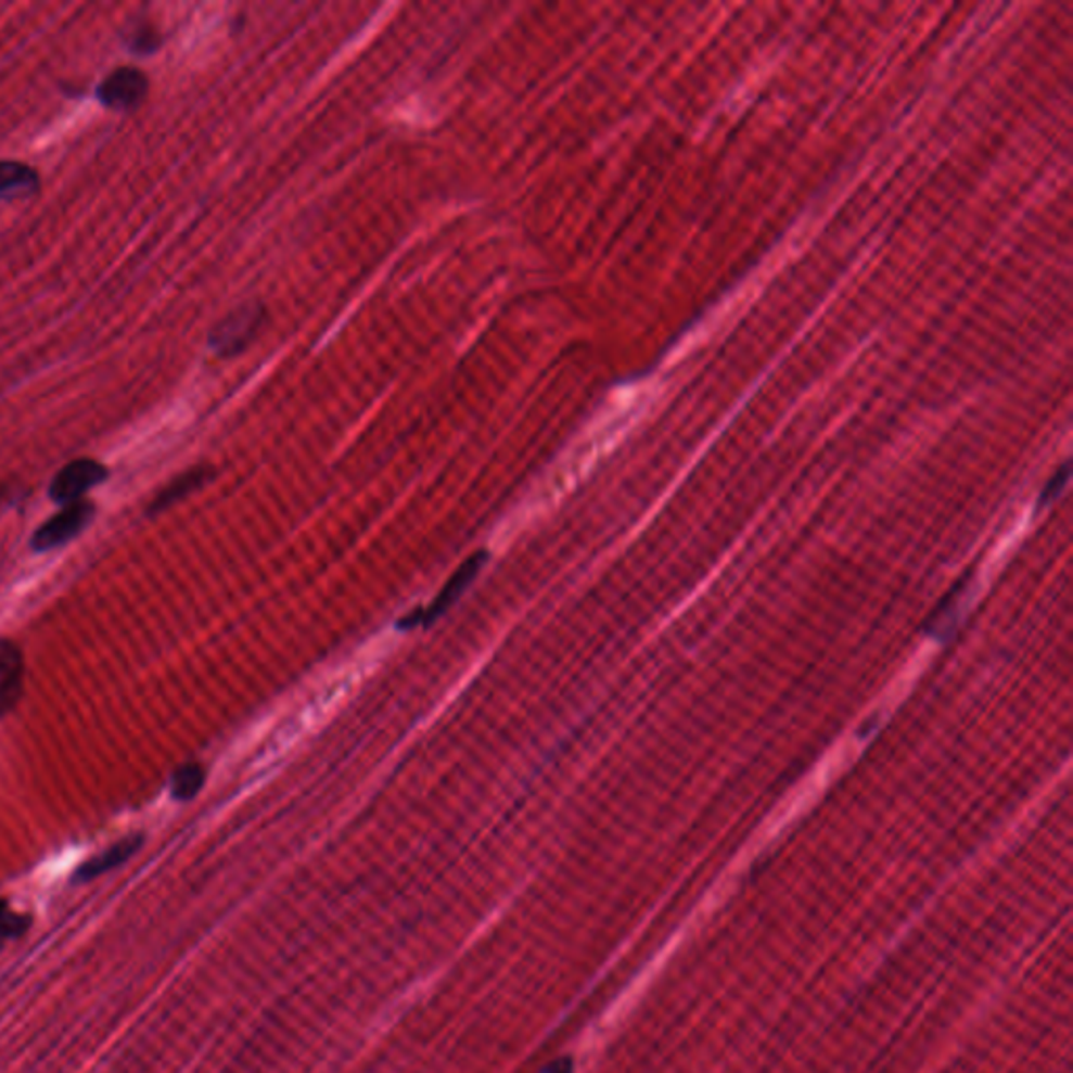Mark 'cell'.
Instances as JSON below:
<instances>
[{"label": "cell", "mask_w": 1073, "mask_h": 1073, "mask_svg": "<svg viewBox=\"0 0 1073 1073\" xmlns=\"http://www.w3.org/2000/svg\"><path fill=\"white\" fill-rule=\"evenodd\" d=\"M1068 476H1070V465L1065 463V465H1063V470H1061V474H1059V476H1055V478L1048 483V487H1046V491H1044L1043 495V503H1046L1048 499H1052L1055 495H1059V491L1063 489V485L1068 483Z\"/></svg>", "instance_id": "cell-14"}, {"label": "cell", "mask_w": 1073, "mask_h": 1073, "mask_svg": "<svg viewBox=\"0 0 1073 1073\" xmlns=\"http://www.w3.org/2000/svg\"><path fill=\"white\" fill-rule=\"evenodd\" d=\"M123 42L126 44V49L135 55H152L162 47L164 38L152 22L135 20L123 31Z\"/></svg>", "instance_id": "cell-11"}, {"label": "cell", "mask_w": 1073, "mask_h": 1073, "mask_svg": "<svg viewBox=\"0 0 1073 1073\" xmlns=\"http://www.w3.org/2000/svg\"><path fill=\"white\" fill-rule=\"evenodd\" d=\"M265 307L260 303H246L233 308L210 330L208 346L220 359L238 357L256 340L265 323Z\"/></svg>", "instance_id": "cell-2"}, {"label": "cell", "mask_w": 1073, "mask_h": 1073, "mask_svg": "<svg viewBox=\"0 0 1073 1073\" xmlns=\"http://www.w3.org/2000/svg\"><path fill=\"white\" fill-rule=\"evenodd\" d=\"M204 787V769L200 764H184L170 778V795L177 801H189Z\"/></svg>", "instance_id": "cell-12"}, {"label": "cell", "mask_w": 1073, "mask_h": 1073, "mask_svg": "<svg viewBox=\"0 0 1073 1073\" xmlns=\"http://www.w3.org/2000/svg\"><path fill=\"white\" fill-rule=\"evenodd\" d=\"M391 648L393 640L388 636H380L373 642H369L344 667H340L336 674L328 677L303 708L290 721H285V726L269 742V751H267L269 766L281 759L283 755H288L308 735L317 732L337 708L344 705V701L357 690V686L380 665V661L388 654Z\"/></svg>", "instance_id": "cell-1"}, {"label": "cell", "mask_w": 1073, "mask_h": 1073, "mask_svg": "<svg viewBox=\"0 0 1073 1073\" xmlns=\"http://www.w3.org/2000/svg\"><path fill=\"white\" fill-rule=\"evenodd\" d=\"M107 476H110V472L101 461L91 460V458L69 461L51 481L49 497L60 506L82 501V497L94 489L97 485L105 483Z\"/></svg>", "instance_id": "cell-5"}, {"label": "cell", "mask_w": 1073, "mask_h": 1073, "mask_svg": "<svg viewBox=\"0 0 1073 1073\" xmlns=\"http://www.w3.org/2000/svg\"><path fill=\"white\" fill-rule=\"evenodd\" d=\"M26 681L24 652L9 638H0V719L20 705Z\"/></svg>", "instance_id": "cell-6"}, {"label": "cell", "mask_w": 1073, "mask_h": 1073, "mask_svg": "<svg viewBox=\"0 0 1073 1073\" xmlns=\"http://www.w3.org/2000/svg\"><path fill=\"white\" fill-rule=\"evenodd\" d=\"M483 560H485V553H478V555L470 558V560L461 566L460 571H458V573L449 579V583L445 585V589L438 593V598H436V602L432 604L430 613L424 614V616H426V621H432L434 616L445 613V609H447V606H449V604H451L458 596H461V591L465 589V585L472 582V579L476 577V573L481 571Z\"/></svg>", "instance_id": "cell-10"}, {"label": "cell", "mask_w": 1073, "mask_h": 1073, "mask_svg": "<svg viewBox=\"0 0 1073 1073\" xmlns=\"http://www.w3.org/2000/svg\"><path fill=\"white\" fill-rule=\"evenodd\" d=\"M31 927L28 915L11 910L7 899H0V940H17Z\"/></svg>", "instance_id": "cell-13"}, {"label": "cell", "mask_w": 1073, "mask_h": 1073, "mask_svg": "<svg viewBox=\"0 0 1073 1073\" xmlns=\"http://www.w3.org/2000/svg\"><path fill=\"white\" fill-rule=\"evenodd\" d=\"M210 468H193V470H187L181 476H177L173 483H168L162 491L155 495L152 506H150V514H157L166 508H170L173 503H177L179 499L187 497L189 493L200 489L208 478H210Z\"/></svg>", "instance_id": "cell-9"}, {"label": "cell", "mask_w": 1073, "mask_h": 1073, "mask_svg": "<svg viewBox=\"0 0 1073 1073\" xmlns=\"http://www.w3.org/2000/svg\"><path fill=\"white\" fill-rule=\"evenodd\" d=\"M94 519V506L91 501H76L69 506H63L62 512L51 516L40 528L31 535V550L34 552H51L55 548H62L76 539Z\"/></svg>", "instance_id": "cell-4"}, {"label": "cell", "mask_w": 1073, "mask_h": 1073, "mask_svg": "<svg viewBox=\"0 0 1073 1073\" xmlns=\"http://www.w3.org/2000/svg\"><path fill=\"white\" fill-rule=\"evenodd\" d=\"M143 845V834H130V836H124L123 841L114 843L110 850H105L103 854L94 856V858L87 859L82 861L74 877H72V883H89L92 879L123 866L124 861L132 858Z\"/></svg>", "instance_id": "cell-7"}, {"label": "cell", "mask_w": 1073, "mask_h": 1073, "mask_svg": "<svg viewBox=\"0 0 1073 1073\" xmlns=\"http://www.w3.org/2000/svg\"><path fill=\"white\" fill-rule=\"evenodd\" d=\"M150 94V78L145 72L124 65L110 72L97 87V99L112 112H135Z\"/></svg>", "instance_id": "cell-3"}, {"label": "cell", "mask_w": 1073, "mask_h": 1073, "mask_svg": "<svg viewBox=\"0 0 1073 1073\" xmlns=\"http://www.w3.org/2000/svg\"><path fill=\"white\" fill-rule=\"evenodd\" d=\"M40 175L30 164L0 159V202L30 200L40 193Z\"/></svg>", "instance_id": "cell-8"}, {"label": "cell", "mask_w": 1073, "mask_h": 1073, "mask_svg": "<svg viewBox=\"0 0 1073 1073\" xmlns=\"http://www.w3.org/2000/svg\"><path fill=\"white\" fill-rule=\"evenodd\" d=\"M539 1073H573V1061L569 1057L555 1059L552 1063H548Z\"/></svg>", "instance_id": "cell-15"}]
</instances>
